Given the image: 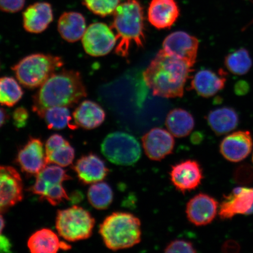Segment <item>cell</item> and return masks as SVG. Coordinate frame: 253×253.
<instances>
[{"label": "cell", "instance_id": "b9f144b4", "mask_svg": "<svg viewBox=\"0 0 253 253\" xmlns=\"http://www.w3.org/2000/svg\"><path fill=\"white\" fill-rule=\"evenodd\" d=\"M5 226V221L4 218H3L1 213H0V235L2 232L3 229Z\"/></svg>", "mask_w": 253, "mask_h": 253}, {"label": "cell", "instance_id": "8fae6325", "mask_svg": "<svg viewBox=\"0 0 253 253\" xmlns=\"http://www.w3.org/2000/svg\"><path fill=\"white\" fill-rule=\"evenodd\" d=\"M23 183L13 167L0 166V213L22 201Z\"/></svg>", "mask_w": 253, "mask_h": 253}, {"label": "cell", "instance_id": "44dd1931", "mask_svg": "<svg viewBox=\"0 0 253 253\" xmlns=\"http://www.w3.org/2000/svg\"><path fill=\"white\" fill-rule=\"evenodd\" d=\"M86 30V19L80 12H64L59 18L58 31L62 39L66 42H78L82 39Z\"/></svg>", "mask_w": 253, "mask_h": 253}, {"label": "cell", "instance_id": "ac0fdd59", "mask_svg": "<svg viewBox=\"0 0 253 253\" xmlns=\"http://www.w3.org/2000/svg\"><path fill=\"white\" fill-rule=\"evenodd\" d=\"M53 18V8L50 3L35 2L28 6L23 12V27L28 33L41 34L49 27Z\"/></svg>", "mask_w": 253, "mask_h": 253}, {"label": "cell", "instance_id": "7bdbcfd3", "mask_svg": "<svg viewBox=\"0 0 253 253\" xmlns=\"http://www.w3.org/2000/svg\"><path fill=\"white\" fill-rule=\"evenodd\" d=\"M252 161H253V157H252Z\"/></svg>", "mask_w": 253, "mask_h": 253}, {"label": "cell", "instance_id": "7a4b0ae2", "mask_svg": "<svg viewBox=\"0 0 253 253\" xmlns=\"http://www.w3.org/2000/svg\"><path fill=\"white\" fill-rule=\"evenodd\" d=\"M192 67L161 49L143 72L144 80L155 96L182 97Z\"/></svg>", "mask_w": 253, "mask_h": 253}, {"label": "cell", "instance_id": "f546056e", "mask_svg": "<svg viewBox=\"0 0 253 253\" xmlns=\"http://www.w3.org/2000/svg\"><path fill=\"white\" fill-rule=\"evenodd\" d=\"M225 65L233 74L244 75L251 69L253 62L248 50L240 48L229 53L225 58Z\"/></svg>", "mask_w": 253, "mask_h": 253}, {"label": "cell", "instance_id": "6da1fadb", "mask_svg": "<svg viewBox=\"0 0 253 253\" xmlns=\"http://www.w3.org/2000/svg\"><path fill=\"white\" fill-rule=\"evenodd\" d=\"M87 96V88L81 73L63 69L39 87L33 97L32 110L41 118L50 107H73Z\"/></svg>", "mask_w": 253, "mask_h": 253}, {"label": "cell", "instance_id": "603a6c76", "mask_svg": "<svg viewBox=\"0 0 253 253\" xmlns=\"http://www.w3.org/2000/svg\"><path fill=\"white\" fill-rule=\"evenodd\" d=\"M221 72L222 70L217 74L208 69L199 71L192 79L193 89L202 97L208 98L214 96L225 86L226 79L223 77Z\"/></svg>", "mask_w": 253, "mask_h": 253}, {"label": "cell", "instance_id": "9c48e42d", "mask_svg": "<svg viewBox=\"0 0 253 253\" xmlns=\"http://www.w3.org/2000/svg\"><path fill=\"white\" fill-rule=\"evenodd\" d=\"M197 38L183 31L174 32L164 40L163 50L167 55L187 63L194 67L199 48Z\"/></svg>", "mask_w": 253, "mask_h": 253}, {"label": "cell", "instance_id": "ffe728a7", "mask_svg": "<svg viewBox=\"0 0 253 253\" xmlns=\"http://www.w3.org/2000/svg\"><path fill=\"white\" fill-rule=\"evenodd\" d=\"M76 127L93 129L99 127L106 119V113L100 104L86 100L76 107L72 114Z\"/></svg>", "mask_w": 253, "mask_h": 253}, {"label": "cell", "instance_id": "e0dca14e", "mask_svg": "<svg viewBox=\"0 0 253 253\" xmlns=\"http://www.w3.org/2000/svg\"><path fill=\"white\" fill-rule=\"evenodd\" d=\"M73 169L77 173L79 181L85 185L102 181L109 173L105 162L93 153L79 158Z\"/></svg>", "mask_w": 253, "mask_h": 253}, {"label": "cell", "instance_id": "d4e9b609", "mask_svg": "<svg viewBox=\"0 0 253 253\" xmlns=\"http://www.w3.org/2000/svg\"><path fill=\"white\" fill-rule=\"evenodd\" d=\"M166 125L174 137L183 138L192 131L195 120L191 113L182 109H173L167 115Z\"/></svg>", "mask_w": 253, "mask_h": 253}, {"label": "cell", "instance_id": "60d3db41", "mask_svg": "<svg viewBox=\"0 0 253 253\" xmlns=\"http://www.w3.org/2000/svg\"><path fill=\"white\" fill-rule=\"evenodd\" d=\"M9 116L7 110L0 107V128L8 121Z\"/></svg>", "mask_w": 253, "mask_h": 253}, {"label": "cell", "instance_id": "4316f807", "mask_svg": "<svg viewBox=\"0 0 253 253\" xmlns=\"http://www.w3.org/2000/svg\"><path fill=\"white\" fill-rule=\"evenodd\" d=\"M68 108L63 106L50 107L44 112L41 119L45 121L47 128L50 129L61 130L67 126L77 129Z\"/></svg>", "mask_w": 253, "mask_h": 253}, {"label": "cell", "instance_id": "277c9868", "mask_svg": "<svg viewBox=\"0 0 253 253\" xmlns=\"http://www.w3.org/2000/svg\"><path fill=\"white\" fill-rule=\"evenodd\" d=\"M99 233L104 245L111 251L131 248L141 242V221L134 214L117 211L103 220Z\"/></svg>", "mask_w": 253, "mask_h": 253}, {"label": "cell", "instance_id": "4dcf8cb0", "mask_svg": "<svg viewBox=\"0 0 253 253\" xmlns=\"http://www.w3.org/2000/svg\"><path fill=\"white\" fill-rule=\"evenodd\" d=\"M47 164H54L67 167L72 164L75 158V150L68 141L58 145L51 151L46 152Z\"/></svg>", "mask_w": 253, "mask_h": 253}, {"label": "cell", "instance_id": "d6a6232c", "mask_svg": "<svg viewBox=\"0 0 253 253\" xmlns=\"http://www.w3.org/2000/svg\"><path fill=\"white\" fill-rule=\"evenodd\" d=\"M37 178L48 183H62L72 179L65 170L56 166H46L38 174Z\"/></svg>", "mask_w": 253, "mask_h": 253}, {"label": "cell", "instance_id": "5b68a950", "mask_svg": "<svg viewBox=\"0 0 253 253\" xmlns=\"http://www.w3.org/2000/svg\"><path fill=\"white\" fill-rule=\"evenodd\" d=\"M64 63L61 56L36 53L24 57L11 69L22 86L33 90L42 86Z\"/></svg>", "mask_w": 253, "mask_h": 253}, {"label": "cell", "instance_id": "8992f818", "mask_svg": "<svg viewBox=\"0 0 253 253\" xmlns=\"http://www.w3.org/2000/svg\"><path fill=\"white\" fill-rule=\"evenodd\" d=\"M94 224V218L90 213L78 206L57 212L56 228L59 235L69 242L89 238Z\"/></svg>", "mask_w": 253, "mask_h": 253}, {"label": "cell", "instance_id": "e575fe53", "mask_svg": "<svg viewBox=\"0 0 253 253\" xmlns=\"http://www.w3.org/2000/svg\"><path fill=\"white\" fill-rule=\"evenodd\" d=\"M194 245L191 242L183 239L172 240L166 246L165 253H190L197 252Z\"/></svg>", "mask_w": 253, "mask_h": 253}, {"label": "cell", "instance_id": "7c38bea8", "mask_svg": "<svg viewBox=\"0 0 253 253\" xmlns=\"http://www.w3.org/2000/svg\"><path fill=\"white\" fill-rule=\"evenodd\" d=\"M169 175L173 186L183 194L197 189L204 179L200 164L192 160L182 161L172 166Z\"/></svg>", "mask_w": 253, "mask_h": 253}, {"label": "cell", "instance_id": "cb8c5ba5", "mask_svg": "<svg viewBox=\"0 0 253 253\" xmlns=\"http://www.w3.org/2000/svg\"><path fill=\"white\" fill-rule=\"evenodd\" d=\"M208 125L217 135L229 133L239 125V116L230 107H222L211 111L207 116Z\"/></svg>", "mask_w": 253, "mask_h": 253}, {"label": "cell", "instance_id": "7402d4cb", "mask_svg": "<svg viewBox=\"0 0 253 253\" xmlns=\"http://www.w3.org/2000/svg\"><path fill=\"white\" fill-rule=\"evenodd\" d=\"M28 247L33 253H55L59 250L71 249V246L60 241L55 232L49 229H42L35 232L28 239Z\"/></svg>", "mask_w": 253, "mask_h": 253}, {"label": "cell", "instance_id": "30bf717a", "mask_svg": "<svg viewBox=\"0 0 253 253\" xmlns=\"http://www.w3.org/2000/svg\"><path fill=\"white\" fill-rule=\"evenodd\" d=\"M15 161L22 172L27 175H37L47 164L42 141L40 138L30 137L19 150Z\"/></svg>", "mask_w": 253, "mask_h": 253}, {"label": "cell", "instance_id": "9a60e30c", "mask_svg": "<svg viewBox=\"0 0 253 253\" xmlns=\"http://www.w3.org/2000/svg\"><path fill=\"white\" fill-rule=\"evenodd\" d=\"M253 142L251 132H234L224 138L220 145V152L227 161L238 163L245 160L251 154Z\"/></svg>", "mask_w": 253, "mask_h": 253}, {"label": "cell", "instance_id": "836d02e7", "mask_svg": "<svg viewBox=\"0 0 253 253\" xmlns=\"http://www.w3.org/2000/svg\"><path fill=\"white\" fill-rule=\"evenodd\" d=\"M234 180L239 184H250L253 181V167L248 164L239 166L234 173Z\"/></svg>", "mask_w": 253, "mask_h": 253}, {"label": "cell", "instance_id": "74e56055", "mask_svg": "<svg viewBox=\"0 0 253 253\" xmlns=\"http://www.w3.org/2000/svg\"><path fill=\"white\" fill-rule=\"evenodd\" d=\"M240 246L235 240H229L224 243L222 247V251L226 253H237L240 251Z\"/></svg>", "mask_w": 253, "mask_h": 253}, {"label": "cell", "instance_id": "ba28073f", "mask_svg": "<svg viewBox=\"0 0 253 253\" xmlns=\"http://www.w3.org/2000/svg\"><path fill=\"white\" fill-rule=\"evenodd\" d=\"M82 45L88 55L105 56L116 45L117 39L111 27L103 23H95L88 26L82 39Z\"/></svg>", "mask_w": 253, "mask_h": 253}, {"label": "cell", "instance_id": "2e32d148", "mask_svg": "<svg viewBox=\"0 0 253 253\" xmlns=\"http://www.w3.org/2000/svg\"><path fill=\"white\" fill-rule=\"evenodd\" d=\"M253 205V188L237 187L224 196L220 206L221 219H230L237 214H248Z\"/></svg>", "mask_w": 253, "mask_h": 253}, {"label": "cell", "instance_id": "d6986e66", "mask_svg": "<svg viewBox=\"0 0 253 253\" xmlns=\"http://www.w3.org/2000/svg\"><path fill=\"white\" fill-rule=\"evenodd\" d=\"M175 0H151L148 9V20L158 30L170 28L179 16Z\"/></svg>", "mask_w": 253, "mask_h": 253}, {"label": "cell", "instance_id": "8d00e7d4", "mask_svg": "<svg viewBox=\"0 0 253 253\" xmlns=\"http://www.w3.org/2000/svg\"><path fill=\"white\" fill-rule=\"evenodd\" d=\"M26 0H0V11L16 13L24 7Z\"/></svg>", "mask_w": 253, "mask_h": 253}, {"label": "cell", "instance_id": "4fadbf2b", "mask_svg": "<svg viewBox=\"0 0 253 253\" xmlns=\"http://www.w3.org/2000/svg\"><path fill=\"white\" fill-rule=\"evenodd\" d=\"M142 147L149 159L160 161L172 153L175 140L169 131L154 128L142 138Z\"/></svg>", "mask_w": 253, "mask_h": 253}, {"label": "cell", "instance_id": "484cf974", "mask_svg": "<svg viewBox=\"0 0 253 253\" xmlns=\"http://www.w3.org/2000/svg\"><path fill=\"white\" fill-rule=\"evenodd\" d=\"M30 191L39 195L41 200H45L50 205L56 206L64 201H69V197L62 183H48L37 178Z\"/></svg>", "mask_w": 253, "mask_h": 253}, {"label": "cell", "instance_id": "ab89813d", "mask_svg": "<svg viewBox=\"0 0 253 253\" xmlns=\"http://www.w3.org/2000/svg\"><path fill=\"white\" fill-rule=\"evenodd\" d=\"M84 198V195L82 192L79 191H75L73 192L69 197V201L72 204H77L80 203Z\"/></svg>", "mask_w": 253, "mask_h": 253}, {"label": "cell", "instance_id": "f1b7e54d", "mask_svg": "<svg viewBox=\"0 0 253 253\" xmlns=\"http://www.w3.org/2000/svg\"><path fill=\"white\" fill-rule=\"evenodd\" d=\"M88 202L97 210H105L112 204L113 191L111 186L104 182L93 183L88 189Z\"/></svg>", "mask_w": 253, "mask_h": 253}, {"label": "cell", "instance_id": "5bb4252c", "mask_svg": "<svg viewBox=\"0 0 253 253\" xmlns=\"http://www.w3.org/2000/svg\"><path fill=\"white\" fill-rule=\"evenodd\" d=\"M218 202L211 196L199 194L187 203L186 214L188 220L197 226L208 225L216 216Z\"/></svg>", "mask_w": 253, "mask_h": 253}, {"label": "cell", "instance_id": "52a82bcc", "mask_svg": "<svg viewBox=\"0 0 253 253\" xmlns=\"http://www.w3.org/2000/svg\"><path fill=\"white\" fill-rule=\"evenodd\" d=\"M103 156L117 166H130L141 157L140 142L134 136L123 132H114L107 135L101 145Z\"/></svg>", "mask_w": 253, "mask_h": 253}, {"label": "cell", "instance_id": "3957f363", "mask_svg": "<svg viewBox=\"0 0 253 253\" xmlns=\"http://www.w3.org/2000/svg\"><path fill=\"white\" fill-rule=\"evenodd\" d=\"M111 28L116 32L117 55L127 58L132 45L143 47L145 43L143 8L138 0H125L113 13Z\"/></svg>", "mask_w": 253, "mask_h": 253}, {"label": "cell", "instance_id": "f35d334b", "mask_svg": "<svg viewBox=\"0 0 253 253\" xmlns=\"http://www.w3.org/2000/svg\"><path fill=\"white\" fill-rule=\"evenodd\" d=\"M12 243L7 237L0 235V253H11Z\"/></svg>", "mask_w": 253, "mask_h": 253}, {"label": "cell", "instance_id": "83f0119b", "mask_svg": "<svg viewBox=\"0 0 253 253\" xmlns=\"http://www.w3.org/2000/svg\"><path fill=\"white\" fill-rule=\"evenodd\" d=\"M24 91L20 82L14 78H0V105L14 107L23 98Z\"/></svg>", "mask_w": 253, "mask_h": 253}, {"label": "cell", "instance_id": "d590c367", "mask_svg": "<svg viewBox=\"0 0 253 253\" xmlns=\"http://www.w3.org/2000/svg\"><path fill=\"white\" fill-rule=\"evenodd\" d=\"M30 118L28 110L23 106L16 108L12 114V123L16 128L21 129L27 126Z\"/></svg>", "mask_w": 253, "mask_h": 253}, {"label": "cell", "instance_id": "1f68e13d", "mask_svg": "<svg viewBox=\"0 0 253 253\" xmlns=\"http://www.w3.org/2000/svg\"><path fill=\"white\" fill-rule=\"evenodd\" d=\"M82 3L93 14L105 17L114 13L121 0H82Z\"/></svg>", "mask_w": 253, "mask_h": 253}]
</instances>
